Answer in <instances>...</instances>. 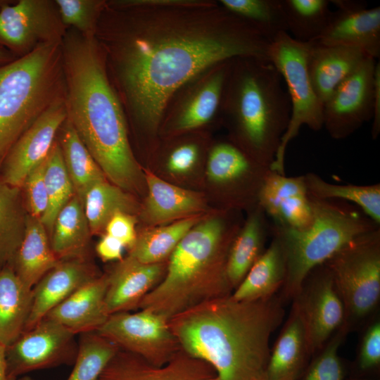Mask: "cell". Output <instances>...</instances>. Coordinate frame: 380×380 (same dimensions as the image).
<instances>
[{
  "instance_id": "cb8c5ba5",
  "label": "cell",
  "mask_w": 380,
  "mask_h": 380,
  "mask_svg": "<svg viewBox=\"0 0 380 380\" xmlns=\"http://www.w3.org/2000/svg\"><path fill=\"white\" fill-rule=\"evenodd\" d=\"M367 56L355 47L310 42L308 72L314 90L323 104Z\"/></svg>"
},
{
  "instance_id": "816d5d0a",
  "label": "cell",
  "mask_w": 380,
  "mask_h": 380,
  "mask_svg": "<svg viewBox=\"0 0 380 380\" xmlns=\"http://www.w3.org/2000/svg\"><path fill=\"white\" fill-rule=\"evenodd\" d=\"M16 380H35L28 376H23L17 379Z\"/></svg>"
},
{
  "instance_id": "8fae6325",
  "label": "cell",
  "mask_w": 380,
  "mask_h": 380,
  "mask_svg": "<svg viewBox=\"0 0 380 380\" xmlns=\"http://www.w3.org/2000/svg\"><path fill=\"white\" fill-rule=\"evenodd\" d=\"M66 30L55 0L8 1L0 8V46L16 58L62 42Z\"/></svg>"
},
{
  "instance_id": "8d00e7d4",
  "label": "cell",
  "mask_w": 380,
  "mask_h": 380,
  "mask_svg": "<svg viewBox=\"0 0 380 380\" xmlns=\"http://www.w3.org/2000/svg\"><path fill=\"white\" fill-rule=\"evenodd\" d=\"M287 32L301 42H315L331 16L328 0H282Z\"/></svg>"
},
{
  "instance_id": "30bf717a",
  "label": "cell",
  "mask_w": 380,
  "mask_h": 380,
  "mask_svg": "<svg viewBox=\"0 0 380 380\" xmlns=\"http://www.w3.org/2000/svg\"><path fill=\"white\" fill-rule=\"evenodd\" d=\"M232 60L215 64L188 80L170 99L159 132L167 137L196 131L220 120V108Z\"/></svg>"
},
{
  "instance_id": "ac0fdd59",
  "label": "cell",
  "mask_w": 380,
  "mask_h": 380,
  "mask_svg": "<svg viewBox=\"0 0 380 380\" xmlns=\"http://www.w3.org/2000/svg\"><path fill=\"white\" fill-rule=\"evenodd\" d=\"M98 380H218L214 369L182 348L165 365H153L141 357L118 350Z\"/></svg>"
},
{
  "instance_id": "7402d4cb",
  "label": "cell",
  "mask_w": 380,
  "mask_h": 380,
  "mask_svg": "<svg viewBox=\"0 0 380 380\" xmlns=\"http://www.w3.org/2000/svg\"><path fill=\"white\" fill-rule=\"evenodd\" d=\"M270 168L245 153L230 141H220L209 148L207 173L216 185L229 189L240 187L258 200Z\"/></svg>"
},
{
  "instance_id": "f546056e",
  "label": "cell",
  "mask_w": 380,
  "mask_h": 380,
  "mask_svg": "<svg viewBox=\"0 0 380 380\" xmlns=\"http://www.w3.org/2000/svg\"><path fill=\"white\" fill-rule=\"evenodd\" d=\"M272 241L231 296L237 300L254 301L274 296L283 286L286 273V260L279 239Z\"/></svg>"
},
{
  "instance_id": "f907efd6",
  "label": "cell",
  "mask_w": 380,
  "mask_h": 380,
  "mask_svg": "<svg viewBox=\"0 0 380 380\" xmlns=\"http://www.w3.org/2000/svg\"><path fill=\"white\" fill-rule=\"evenodd\" d=\"M16 58H18L13 55L10 51L0 46V67L12 62Z\"/></svg>"
},
{
  "instance_id": "d590c367",
  "label": "cell",
  "mask_w": 380,
  "mask_h": 380,
  "mask_svg": "<svg viewBox=\"0 0 380 380\" xmlns=\"http://www.w3.org/2000/svg\"><path fill=\"white\" fill-rule=\"evenodd\" d=\"M198 222V218L193 216L146 230L137 235L128 255L147 264L167 261L182 239Z\"/></svg>"
},
{
  "instance_id": "5bb4252c",
  "label": "cell",
  "mask_w": 380,
  "mask_h": 380,
  "mask_svg": "<svg viewBox=\"0 0 380 380\" xmlns=\"http://www.w3.org/2000/svg\"><path fill=\"white\" fill-rule=\"evenodd\" d=\"M305 331L310 355L322 348L346 324L342 298L324 264L314 269L293 298Z\"/></svg>"
},
{
  "instance_id": "d4e9b609",
  "label": "cell",
  "mask_w": 380,
  "mask_h": 380,
  "mask_svg": "<svg viewBox=\"0 0 380 380\" xmlns=\"http://www.w3.org/2000/svg\"><path fill=\"white\" fill-rule=\"evenodd\" d=\"M148 196L143 217L151 224H164L193 217L204 208L199 195L178 187L144 170Z\"/></svg>"
},
{
  "instance_id": "2e32d148",
  "label": "cell",
  "mask_w": 380,
  "mask_h": 380,
  "mask_svg": "<svg viewBox=\"0 0 380 380\" xmlns=\"http://www.w3.org/2000/svg\"><path fill=\"white\" fill-rule=\"evenodd\" d=\"M68 117L65 98L51 106L19 138L0 170L8 185L22 189L28 174L44 161Z\"/></svg>"
},
{
  "instance_id": "f6af8a7d",
  "label": "cell",
  "mask_w": 380,
  "mask_h": 380,
  "mask_svg": "<svg viewBox=\"0 0 380 380\" xmlns=\"http://www.w3.org/2000/svg\"><path fill=\"white\" fill-rule=\"evenodd\" d=\"M380 363V322L375 321L367 329L361 341L357 365L360 369L368 371Z\"/></svg>"
},
{
  "instance_id": "f1b7e54d",
  "label": "cell",
  "mask_w": 380,
  "mask_h": 380,
  "mask_svg": "<svg viewBox=\"0 0 380 380\" xmlns=\"http://www.w3.org/2000/svg\"><path fill=\"white\" fill-rule=\"evenodd\" d=\"M33 300L11 265L0 270V344L7 347L25 331Z\"/></svg>"
},
{
  "instance_id": "ba28073f",
  "label": "cell",
  "mask_w": 380,
  "mask_h": 380,
  "mask_svg": "<svg viewBox=\"0 0 380 380\" xmlns=\"http://www.w3.org/2000/svg\"><path fill=\"white\" fill-rule=\"evenodd\" d=\"M310 42L294 39L288 32L279 34L270 44L268 58L286 85L291 115L270 170L284 175L287 146L303 126L313 131L323 127L324 104L312 87L308 68Z\"/></svg>"
},
{
  "instance_id": "c3c4849f",
  "label": "cell",
  "mask_w": 380,
  "mask_h": 380,
  "mask_svg": "<svg viewBox=\"0 0 380 380\" xmlns=\"http://www.w3.org/2000/svg\"><path fill=\"white\" fill-rule=\"evenodd\" d=\"M371 134L376 139L380 134V64L376 62L374 72V96Z\"/></svg>"
},
{
  "instance_id": "8992f818",
  "label": "cell",
  "mask_w": 380,
  "mask_h": 380,
  "mask_svg": "<svg viewBox=\"0 0 380 380\" xmlns=\"http://www.w3.org/2000/svg\"><path fill=\"white\" fill-rule=\"evenodd\" d=\"M62 42L0 67V170L24 132L65 96Z\"/></svg>"
},
{
  "instance_id": "5b68a950",
  "label": "cell",
  "mask_w": 380,
  "mask_h": 380,
  "mask_svg": "<svg viewBox=\"0 0 380 380\" xmlns=\"http://www.w3.org/2000/svg\"><path fill=\"white\" fill-rule=\"evenodd\" d=\"M226 217L213 215L185 234L168 258L163 278L142 299L139 309L169 320L200 303L232 294L226 263L238 231L229 226Z\"/></svg>"
},
{
  "instance_id": "f35d334b",
  "label": "cell",
  "mask_w": 380,
  "mask_h": 380,
  "mask_svg": "<svg viewBox=\"0 0 380 380\" xmlns=\"http://www.w3.org/2000/svg\"><path fill=\"white\" fill-rule=\"evenodd\" d=\"M45 184L48 205L40 220L50 237L58 214L75 195L58 140L46 158Z\"/></svg>"
},
{
  "instance_id": "b9f144b4",
  "label": "cell",
  "mask_w": 380,
  "mask_h": 380,
  "mask_svg": "<svg viewBox=\"0 0 380 380\" xmlns=\"http://www.w3.org/2000/svg\"><path fill=\"white\" fill-rule=\"evenodd\" d=\"M348 327L345 324L327 341L322 353L310 365L304 380H343L344 372L338 350Z\"/></svg>"
},
{
  "instance_id": "484cf974",
  "label": "cell",
  "mask_w": 380,
  "mask_h": 380,
  "mask_svg": "<svg viewBox=\"0 0 380 380\" xmlns=\"http://www.w3.org/2000/svg\"><path fill=\"white\" fill-rule=\"evenodd\" d=\"M268 235H272V224L258 205L238 230L229 250L226 275L233 291L266 250Z\"/></svg>"
},
{
  "instance_id": "7dc6e473",
  "label": "cell",
  "mask_w": 380,
  "mask_h": 380,
  "mask_svg": "<svg viewBox=\"0 0 380 380\" xmlns=\"http://www.w3.org/2000/svg\"><path fill=\"white\" fill-rule=\"evenodd\" d=\"M125 248L120 241L103 234L96 246V251L103 262L119 261L123 258Z\"/></svg>"
},
{
  "instance_id": "7a4b0ae2",
  "label": "cell",
  "mask_w": 380,
  "mask_h": 380,
  "mask_svg": "<svg viewBox=\"0 0 380 380\" xmlns=\"http://www.w3.org/2000/svg\"><path fill=\"white\" fill-rule=\"evenodd\" d=\"M61 46L68 120L107 180L127 191L138 190L144 176L100 45L68 28Z\"/></svg>"
},
{
  "instance_id": "f5cc1de1",
  "label": "cell",
  "mask_w": 380,
  "mask_h": 380,
  "mask_svg": "<svg viewBox=\"0 0 380 380\" xmlns=\"http://www.w3.org/2000/svg\"><path fill=\"white\" fill-rule=\"evenodd\" d=\"M8 1L0 0V8L7 2Z\"/></svg>"
},
{
  "instance_id": "4316f807",
  "label": "cell",
  "mask_w": 380,
  "mask_h": 380,
  "mask_svg": "<svg viewBox=\"0 0 380 380\" xmlns=\"http://www.w3.org/2000/svg\"><path fill=\"white\" fill-rule=\"evenodd\" d=\"M301 319L292 306L291 313L270 353L265 380H297L310 356Z\"/></svg>"
},
{
  "instance_id": "681fc988",
  "label": "cell",
  "mask_w": 380,
  "mask_h": 380,
  "mask_svg": "<svg viewBox=\"0 0 380 380\" xmlns=\"http://www.w3.org/2000/svg\"><path fill=\"white\" fill-rule=\"evenodd\" d=\"M6 348L0 344V380H12L9 378L7 372Z\"/></svg>"
},
{
  "instance_id": "e0dca14e",
  "label": "cell",
  "mask_w": 380,
  "mask_h": 380,
  "mask_svg": "<svg viewBox=\"0 0 380 380\" xmlns=\"http://www.w3.org/2000/svg\"><path fill=\"white\" fill-rule=\"evenodd\" d=\"M336 9L329 22L315 41L324 44L357 48L368 56H380V7L368 8L365 2L332 0Z\"/></svg>"
},
{
  "instance_id": "74e56055",
  "label": "cell",
  "mask_w": 380,
  "mask_h": 380,
  "mask_svg": "<svg viewBox=\"0 0 380 380\" xmlns=\"http://www.w3.org/2000/svg\"><path fill=\"white\" fill-rule=\"evenodd\" d=\"M225 9L253 25L270 42L287 32L282 0H219Z\"/></svg>"
},
{
  "instance_id": "db71d44e",
  "label": "cell",
  "mask_w": 380,
  "mask_h": 380,
  "mask_svg": "<svg viewBox=\"0 0 380 380\" xmlns=\"http://www.w3.org/2000/svg\"><path fill=\"white\" fill-rule=\"evenodd\" d=\"M354 380H377V379H354Z\"/></svg>"
},
{
  "instance_id": "836d02e7",
  "label": "cell",
  "mask_w": 380,
  "mask_h": 380,
  "mask_svg": "<svg viewBox=\"0 0 380 380\" xmlns=\"http://www.w3.org/2000/svg\"><path fill=\"white\" fill-rule=\"evenodd\" d=\"M83 205L91 235L104 234L107 223L115 214L132 215L137 209L132 196L107 179L96 183L87 191Z\"/></svg>"
},
{
  "instance_id": "83f0119b",
  "label": "cell",
  "mask_w": 380,
  "mask_h": 380,
  "mask_svg": "<svg viewBox=\"0 0 380 380\" xmlns=\"http://www.w3.org/2000/svg\"><path fill=\"white\" fill-rule=\"evenodd\" d=\"M59 262L40 219L28 214L23 241L10 265L20 279L32 289Z\"/></svg>"
},
{
  "instance_id": "ab89813d",
  "label": "cell",
  "mask_w": 380,
  "mask_h": 380,
  "mask_svg": "<svg viewBox=\"0 0 380 380\" xmlns=\"http://www.w3.org/2000/svg\"><path fill=\"white\" fill-rule=\"evenodd\" d=\"M118 347L97 332L80 334L73 368L66 380H98Z\"/></svg>"
},
{
  "instance_id": "603a6c76",
  "label": "cell",
  "mask_w": 380,
  "mask_h": 380,
  "mask_svg": "<svg viewBox=\"0 0 380 380\" xmlns=\"http://www.w3.org/2000/svg\"><path fill=\"white\" fill-rule=\"evenodd\" d=\"M107 286V274H100L77 289L45 317L75 335L96 331L110 315L106 303Z\"/></svg>"
},
{
  "instance_id": "9c48e42d",
  "label": "cell",
  "mask_w": 380,
  "mask_h": 380,
  "mask_svg": "<svg viewBox=\"0 0 380 380\" xmlns=\"http://www.w3.org/2000/svg\"><path fill=\"white\" fill-rule=\"evenodd\" d=\"M324 265L343 302L347 324L371 313L380 298V227L349 241Z\"/></svg>"
},
{
  "instance_id": "e575fe53",
  "label": "cell",
  "mask_w": 380,
  "mask_h": 380,
  "mask_svg": "<svg viewBox=\"0 0 380 380\" xmlns=\"http://www.w3.org/2000/svg\"><path fill=\"white\" fill-rule=\"evenodd\" d=\"M304 179L311 197L351 203L380 225V184H335L325 181L313 172L304 175Z\"/></svg>"
},
{
  "instance_id": "277c9868",
  "label": "cell",
  "mask_w": 380,
  "mask_h": 380,
  "mask_svg": "<svg viewBox=\"0 0 380 380\" xmlns=\"http://www.w3.org/2000/svg\"><path fill=\"white\" fill-rule=\"evenodd\" d=\"M283 82L269 61L234 58L221 103L220 120L229 129L230 141L270 168L291 115Z\"/></svg>"
},
{
  "instance_id": "6da1fadb",
  "label": "cell",
  "mask_w": 380,
  "mask_h": 380,
  "mask_svg": "<svg viewBox=\"0 0 380 380\" xmlns=\"http://www.w3.org/2000/svg\"><path fill=\"white\" fill-rule=\"evenodd\" d=\"M95 38L128 128L151 140L181 86L224 61H269L270 44L214 0H106Z\"/></svg>"
},
{
  "instance_id": "d6986e66",
  "label": "cell",
  "mask_w": 380,
  "mask_h": 380,
  "mask_svg": "<svg viewBox=\"0 0 380 380\" xmlns=\"http://www.w3.org/2000/svg\"><path fill=\"white\" fill-rule=\"evenodd\" d=\"M258 205L278 229H303L312 221V201L304 175L286 177L270 170L260 189Z\"/></svg>"
},
{
  "instance_id": "60d3db41",
  "label": "cell",
  "mask_w": 380,
  "mask_h": 380,
  "mask_svg": "<svg viewBox=\"0 0 380 380\" xmlns=\"http://www.w3.org/2000/svg\"><path fill=\"white\" fill-rule=\"evenodd\" d=\"M55 3L67 29H74L86 37H95L106 0H55Z\"/></svg>"
},
{
  "instance_id": "3957f363",
  "label": "cell",
  "mask_w": 380,
  "mask_h": 380,
  "mask_svg": "<svg viewBox=\"0 0 380 380\" xmlns=\"http://www.w3.org/2000/svg\"><path fill=\"white\" fill-rule=\"evenodd\" d=\"M284 315L281 298L254 301L231 295L212 299L169 319L182 350L209 364L218 380L265 377L272 333Z\"/></svg>"
},
{
  "instance_id": "1f68e13d",
  "label": "cell",
  "mask_w": 380,
  "mask_h": 380,
  "mask_svg": "<svg viewBox=\"0 0 380 380\" xmlns=\"http://www.w3.org/2000/svg\"><path fill=\"white\" fill-rule=\"evenodd\" d=\"M57 140L74 188L75 195L83 203L87 191L93 185L107 179L79 137L68 117L60 129Z\"/></svg>"
},
{
  "instance_id": "44dd1931",
  "label": "cell",
  "mask_w": 380,
  "mask_h": 380,
  "mask_svg": "<svg viewBox=\"0 0 380 380\" xmlns=\"http://www.w3.org/2000/svg\"><path fill=\"white\" fill-rule=\"evenodd\" d=\"M99 275L87 259L60 260L32 288V305L25 331L32 328L77 289Z\"/></svg>"
},
{
  "instance_id": "7c38bea8",
  "label": "cell",
  "mask_w": 380,
  "mask_h": 380,
  "mask_svg": "<svg viewBox=\"0 0 380 380\" xmlns=\"http://www.w3.org/2000/svg\"><path fill=\"white\" fill-rule=\"evenodd\" d=\"M96 332L156 366L166 364L181 349L168 320L146 310L111 314Z\"/></svg>"
},
{
  "instance_id": "52a82bcc",
  "label": "cell",
  "mask_w": 380,
  "mask_h": 380,
  "mask_svg": "<svg viewBox=\"0 0 380 380\" xmlns=\"http://www.w3.org/2000/svg\"><path fill=\"white\" fill-rule=\"evenodd\" d=\"M310 198L313 218L308 227L289 230L272 225V235L279 239L285 257L286 273L282 287L286 298H293L308 275L346 243L380 227L351 203L311 196Z\"/></svg>"
},
{
  "instance_id": "d6a6232c",
  "label": "cell",
  "mask_w": 380,
  "mask_h": 380,
  "mask_svg": "<svg viewBox=\"0 0 380 380\" xmlns=\"http://www.w3.org/2000/svg\"><path fill=\"white\" fill-rule=\"evenodd\" d=\"M28 213L22 189L0 177V270L10 265L23 241Z\"/></svg>"
},
{
  "instance_id": "9a60e30c",
  "label": "cell",
  "mask_w": 380,
  "mask_h": 380,
  "mask_svg": "<svg viewBox=\"0 0 380 380\" xmlns=\"http://www.w3.org/2000/svg\"><path fill=\"white\" fill-rule=\"evenodd\" d=\"M376 63L366 57L324 103L323 127L332 139H344L372 119Z\"/></svg>"
},
{
  "instance_id": "11a10c76",
  "label": "cell",
  "mask_w": 380,
  "mask_h": 380,
  "mask_svg": "<svg viewBox=\"0 0 380 380\" xmlns=\"http://www.w3.org/2000/svg\"><path fill=\"white\" fill-rule=\"evenodd\" d=\"M258 380H265V377H263V378L259 379Z\"/></svg>"
},
{
  "instance_id": "ffe728a7",
  "label": "cell",
  "mask_w": 380,
  "mask_h": 380,
  "mask_svg": "<svg viewBox=\"0 0 380 380\" xmlns=\"http://www.w3.org/2000/svg\"><path fill=\"white\" fill-rule=\"evenodd\" d=\"M167 261L147 264L127 255L107 274L106 303L109 315L139 309L142 299L163 278Z\"/></svg>"
},
{
  "instance_id": "ee69618b",
  "label": "cell",
  "mask_w": 380,
  "mask_h": 380,
  "mask_svg": "<svg viewBox=\"0 0 380 380\" xmlns=\"http://www.w3.org/2000/svg\"><path fill=\"white\" fill-rule=\"evenodd\" d=\"M201 149L199 144L195 141L178 142L167 154V169L174 174H184L190 171L199 159Z\"/></svg>"
},
{
  "instance_id": "bcb514c9",
  "label": "cell",
  "mask_w": 380,
  "mask_h": 380,
  "mask_svg": "<svg viewBox=\"0 0 380 380\" xmlns=\"http://www.w3.org/2000/svg\"><path fill=\"white\" fill-rule=\"evenodd\" d=\"M136 220L133 215L125 213L115 214L108 221L104 234L120 241L125 248L130 249L136 241Z\"/></svg>"
},
{
  "instance_id": "4fadbf2b",
  "label": "cell",
  "mask_w": 380,
  "mask_h": 380,
  "mask_svg": "<svg viewBox=\"0 0 380 380\" xmlns=\"http://www.w3.org/2000/svg\"><path fill=\"white\" fill-rule=\"evenodd\" d=\"M75 334L44 317L6 348L7 372L16 380L25 374L61 365H73L78 350Z\"/></svg>"
},
{
  "instance_id": "7bdbcfd3",
  "label": "cell",
  "mask_w": 380,
  "mask_h": 380,
  "mask_svg": "<svg viewBox=\"0 0 380 380\" xmlns=\"http://www.w3.org/2000/svg\"><path fill=\"white\" fill-rule=\"evenodd\" d=\"M46 162V159L28 174L22 186L28 214L39 219L45 213L48 205L45 184Z\"/></svg>"
},
{
  "instance_id": "4dcf8cb0",
  "label": "cell",
  "mask_w": 380,
  "mask_h": 380,
  "mask_svg": "<svg viewBox=\"0 0 380 380\" xmlns=\"http://www.w3.org/2000/svg\"><path fill=\"white\" fill-rule=\"evenodd\" d=\"M91 235L83 203L74 195L56 218L49 237L51 248L60 260L86 259Z\"/></svg>"
}]
</instances>
